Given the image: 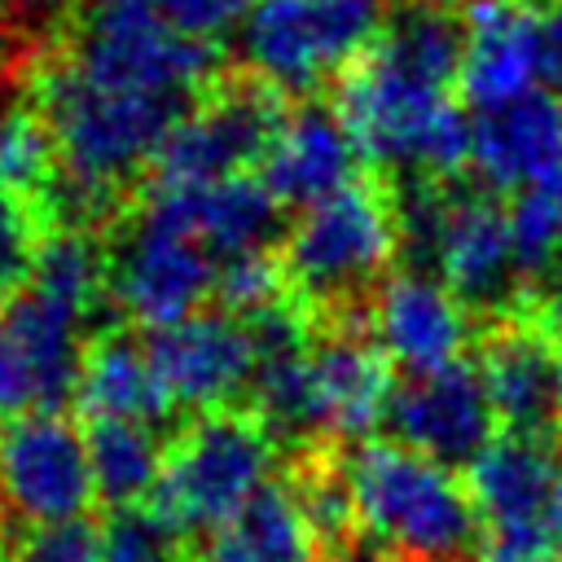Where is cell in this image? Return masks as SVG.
<instances>
[{
	"label": "cell",
	"instance_id": "d590c367",
	"mask_svg": "<svg viewBox=\"0 0 562 562\" xmlns=\"http://www.w3.org/2000/svg\"><path fill=\"white\" fill-rule=\"evenodd\" d=\"M553 527H558V540H562V474H558V496H553Z\"/></svg>",
	"mask_w": 562,
	"mask_h": 562
},
{
	"label": "cell",
	"instance_id": "cb8c5ba5",
	"mask_svg": "<svg viewBox=\"0 0 562 562\" xmlns=\"http://www.w3.org/2000/svg\"><path fill=\"white\" fill-rule=\"evenodd\" d=\"M514 259L522 277H544L562 255V162L514 193L509 206Z\"/></svg>",
	"mask_w": 562,
	"mask_h": 562
},
{
	"label": "cell",
	"instance_id": "e575fe53",
	"mask_svg": "<svg viewBox=\"0 0 562 562\" xmlns=\"http://www.w3.org/2000/svg\"><path fill=\"white\" fill-rule=\"evenodd\" d=\"M544 277H549V294H553V290H562V255L553 259V268H549Z\"/></svg>",
	"mask_w": 562,
	"mask_h": 562
},
{
	"label": "cell",
	"instance_id": "5b68a950",
	"mask_svg": "<svg viewBox=\"0 0 562 562\" xmlns=\"http://www.w3.org/2000/svg\"><path fill=\"white\" fill-rule=\"evenodd\" d=\"M400 250L395 193L373 180H351L347 189L299 211L281 237V268L299 303L347 307L356 294L382 281Z\"/></svg>",
	"mask_w": 562,
	"mask_h": 562
},
{
	"label": "cell",
	"instance_id": "603a6c76",
	"mask_svg": "<svg viewBox=\"0 0 562 562\" xmlns=\"http://www.w3.org/2000/svg\"><path fill=\"white\" fill-rule=\"evenodd\" d=\"M83 435L97 501H105L110 509L145 505L162 479L167 439H158L149 422H88Z\"/></svg>",
	"mask_w": 562,
	"mask_h": 562
},
{
	"label": "cell",
	"instance_id": "5bb4252c",
	"mask_svg": "<svg viewBox=\"0 0 562 562\" xmlns=\"http://www.w3.org/2000/svg\"><path fill=\"white\" fill-rule=\"evenodd\" d=\"M386 422L400 443L452 470L470 465L496 439V413L483 391L479 364L470 360H452L435 373H413L395 382Z\"/></svg>",
	"mask_w": 562,
	"mask_h": 562
},
{
	"label": "cell",
	"instance_id": "9c48e42d",
	"mask_svg": "<svg viewBox=\"0 0 562 562\" xmlns=\"http://www.w3.org/2000/svg\"><path fill=\"white\" fill-rule=\"evenodd\" d=\"M105 255H110V299L140 329L176 325L202 312L206 299H215L220 259L149 198L119 228Z\"/></svg>",
	"mask_w": 562,
	"mask_h": 562
},
{
	"label": "cell",
	"instance_id": "4fadbf2b",
	"mask_svg": "<svg viewBox=\"0 0 562 562\" xmlns=\"http://www.w3.org/2000/svg\"><path fill=\"white\" fill-rule=\"evenodd\" d=\"M395 395V364L351 316L307 347V408L316 439H369L386 422Z\"/></svg>",
	"mask_w": 562,
	"mask_h": 562
},
{
	"label": "cell",
	"instance_id": "ac0fdd59",
	"mask_svg": "<svg viewBox=\"0 0 562 562\" xmlns=\"http://www.w3.org/2000/svg\"><path fill=\"white\" fill-rule=\"evenodd\" d=\"M457 97L483 114L540 88V31L522 0H465Z\"/></svg>",
	"mask_w": 562,
	"mask_h": 562
},
{
	"label": "cell",
	"instance_id": "f546056e",
	"mask_svg": "<svg viewBox=\"0 0 562 562\" xmlns=\"http://www.w3.org/2000/svg\"><path fill=\"white\" fill-rule=\"evenodd\" d=\"M127 4L154 13L158 22L193 35V40L220 44L228 31H237V22H241L250 0H127Z\"/></svg>",
	"mask_w": 562,
	"mask_h": 562
},
{
	"label": "cell",
	"instance_id": "2e32d148",
	"mask_svg": "<svg viewBox=\"0 0 562 562\" xmlns=\"http://www.w3.org/2000/svg\"><path fill=\"white\" fill-rule=\"evenodd\" d=\"M479 378L505 430L553 435L562 426V347L540 321H496L479 342Z\"/></svg>",
	"mask_w": 562,
	"mask_h": 562
},
{
	"label": "cell",
	"instance_id": "7402d4cb",
	"mask_svg": "<svg viewBox=\"0 0 562 562\" xmlns=\"http://www.w3.org/2000/svg\"><path fill=\"white\" fill-rule=\"evenodd\" d=\"M75 404L88 422H149L158 426L171 404L154 378L145 342L127 334H97L83 347Z\"/></svg>",
	"mask_w": 562,
	"mask_h": 562
},
{
	"label": "cell",
	"instance_id": "7c38bea8",
	"mask_svg": "<svg viewBox=\"0 0 562 562\" xmlns=\"http://www.w3.org/2000/svg\"><path fill=\"white\" fill-rule=\"evenodd\" d=\"M145 351L171 408H237L233 400L246 395L255 378L246 321L224 307H202L176 325L149 329Z\"/></svg>",
	"mask_w": 562,
	"mask_h": 562
},
{
	"label": "cell",
	"instance_id": "9a60e30c",
	"mask_svg": "<svg viewBox=\"0 0 562 562\" xmlns=\"http://www.w3.org/2000/svg\"><path fill=\"white\" fill-rule=\"evenodd\" d=\"M369 334L386 351V360L408 378L435 373L461 360L470 342V307L422 268L391 272L373 285Z\"/></svg>",
	"mask_w": 562,
	"mask_h": 562
},
{
	"label": "cell",
	"instance_id": "f35d334b",
	"mask_svg": "<svg viewBox=\"0 0 562 562\" xmlns=\"http://www.w3.org/2000/svg\"><path fill=\"white\" fill-rule=\"evenodd\" d=\"M522 4H527V0H522Z\"/></svg>",
	"mask_w": 562,
	"mask_h": 562
},
{
	"label": "cell",
	"instance_id": "30bf717a",
	"mask_svg": "<svg viewBox=\"0 0 562 562\" xmlns=\"http://www.w3.org/2000/svg\"><path fill=\"white\" fill-rule=\"evenodd\" d=\"M285 110L277 92L259 79L250 83H228L211 88L198 97L180 123L167 132L158 158H154V184L162 189H193V184H215L228 176L259 171V158L281 127Z\"/></svg>",
	"mask_w": 562,
	"mask_h": 562
},
{
	"label": "cell",
	"instance_id": "6da1fadb",
	"mask_svg": "<svg viewBox=\"0 0 562 562\" xmlns=\"http://www.w3.org/2000/svg\"><path fill=\"white\" fill-rule=\"evenodd\" d=\"M338 474L356 536L386 562H465L483 544L457 470L400 439H360L338 457Z\"/></svg>",
	"mask_w": 562,
	"mask_h": 562
},
{
	"label": "cell",
	"instance_id": "836d02e7",
	"mask_svg": "<svg viewBox=\"0 0 562 562\" xmlns=\"http://www.w3.org/2000/svg\"><path fill=\"white\" fill-rule=\"evenodd\" d=\"M540 325H544L549 338L562 347V290H553V294L544 299V316H540Z\"/></svg>",
	"mask_w": 562,
	"mask_h": 562
},
{
	"label": "cell",
	"instance_id": "7a4b0ae2",
	"mask_svg": "<svg viewBox=\"0 0 562 562\" xmlns=\"http://www.w3.org/2000/svg\"><path fill=\"white\" fill-rule=\"evenodd\" d=\"M338 110L364 162L400 171L404 180H452L470 167L474 119H465L457 83L400 57L382 40L342 75Z\"/></svg>",
	"mask_w": 562,
	"mask_h": 562
},
{
	"label": "cell",
	"instance_id": "d4e9b609",
	"mask_svg": "<svg viewBox=\"0 0 562 562\" xmlns=\"http://www.w3.org/2000/svg\"><path fill=\"white\" fill-rule=\"evenodd\" d=\"M57 171H61L57 140L48 119L35 110V101L0 110V184L40 198L53 189Z\"/></svg>",
	"mask_w": 562,
	"mask_h": 562
},
{
	"label": "cell",
	"instance_id": "ba28073f",
	"mask_svg": "<svg viewBox=\"0 0 562 562\" xmlns=\"http://www.w3.org/2000/svg\"><path fill=\"white\" fill-rule=\"evenodd\" d=\"M558 474L562 461L553 452V435L518 430H501L465 465V487L479 509L487 562H549L558 540Z\"/></svg>",
	"mask_w": 562,
	"mask_h": 562
},
{
	"label": "cell",
	"instance_id": "74e56055",
	"mask_svg": "<svg viewBox=\"0 0 562 562\" xmlns=\"http://www.w3.org/2000/svg\"><path fill=\"white\" fill-rule=\"evenodd\" d=\"M553 562H562V553H558V558H553Z\"/></svg>",
	"mask_w": 562,
	"mask_h": 562
},
{
	"label": "cell",
	"instance_id": "52a82bcc",
	"mask_svg": "<svg viewBox=\"0 0 562 562\" xmlns=\"http://www.w3.org/2000/svg\"><path fill=\"white\" fill-rule=\"evenodd\" d=\"M61 57L97 79L193 105L215 83L220 44L193 40L127 0H92L79 9Z\"/></svg>",
	"mask_w": 562,
	"mask_h": 562
},
{
	"label": "cell",
	"instance_id": "d6a6232c",
	"mask_svg": "<svg viewBox=\"0 0 562 562\" xmlns=\"http://www.w3.org/2000/svg\"><path fill=\"white\" fill-rule=\"evenodd\" d=\"M70 0H0V9H9V13H31V18H44V13H57V9H66Z\"/></svg>",
	"mask_w": 562,
	"mask_h": 562
},
{
	"label": "cell",
	"instance_id": "277c9868",
	"mask_svg": "<svg viewBox=\"0 0 562 562\" xmlns=\"http://www.w3.org/2000/svg\"><path fill=\"white\" fill-rule=\"evenodd\" d=\"M400 246L430 259L439 281L479 312H501L514 294L518 259L509 211L479 189H452L443 180H404L395 193Z\"/></svg>",
	"mask_w": 562,
	"mask_h": 562
},
{
	"label": "cell",
	"instance_id": "4316f807",
	"mask_svg": "<svg viewBox=\"0 0 562 562\" xmlns=\"http://www.w3.org/2000/svg\"><path fill=\"white\" fill-rule=\"evenodd\" d=\"M97 531H101L105 562H180V540L184 536L149 501L110 509Z\"/></svg>",
	"mask_w": 562,
	"mask_h": 562
},
{
	"label": "cell",
	"instance_id": "4dcf8cb0",
	"mask_svg": "<svg viewBox=\"0 0 562 562\" xmlns=\"http://www.w3.org/2000/svg\"><path fill=\"white\" fill-rule=\"evenodd\" d=\"M26 413H40V386H35V369L4 316V303H0V426L4 422H18Z\"/></svg>",
	"mask_w": 562,
	"mask_h": 562
},
{
	"label": "cell",
	"instance_id": "83f0119b",
	"mask_svg": "<svg viewBox=\"0 0 562 562\" xmlns=\"http://www.w3.org/2000/svg\"><path fill=\"white\" fill-rule=\"evenodd\" d=\"M290 299V281H285V268L281 259H272L268 250H255V255H233L220 263V277H215V303L233 316H250L259 307H272Z\"/></svg>",
	"mask_w": 562,
	"mask_h": 562
},
{
	"label": "cell",
	"instance_id": "ffe728a7",
	"mask_svg": "<svg viewBox=\"0 0 562 562\" xmlns=\"http://www.w3.org/2000/svg\"><path fill=\"white\" fill-rule=\"evenodd\" d=\"M562 162V101L544 88L474 119L470 167L487 189H527Z\"/></svg>",
	"mask_w": 562,
	"mask_h": 562
},
{
	"label": "cell",
	"instance_id": "8992f818",
	"mask_svg": "<svg viewBox=\"0 0 562 562\" xmlns=\"http://www.w3.org/2000/svg\"><path fill=\"white\" fill-rule=\"evenodd\" d=\"M386 22L382 0H250L237 44L259 83L307 97L347 75Z\"/></svg>",
	"mask_w": 562,
	"mask_h": 562
},
{
	"label": "cell",
	"instance_id": "8d00e7d4",
	"mask_svg": "<svg viewBox=\"0 0 562 562\" xmlns=\"http://www.w3.org/2000/svg\"><path fill=\"white\" fill-rule=\"evenodd\" d=\"M439 4H452V0H439Z\"/></svg>",
	"mask_w": 562,
	"mask_h": 562
},
{
	"label": "cell",
	"instance_id": "f1b7e54d",
	"mask_svg": "<svg viewBox=\"0 0 562 562\" xmlns=\"http://www.w3.org/2000/svg\"><path fill=\"white\" fill-rule=\"evenodd\" d=\"M4 562H105L101 531L92 522H57V527H22V536L4 549Z\"/></svg>",
	"mask_w": 562,
	"mask_h": 562
},
{
	"label": "cell",
	"instance_id": "44dd1931",
	"mask_svg": "<svg viewBox=\"0 0 562 562\" xmlns=\"http://www.w3.org/2000/svg\"><path fill=\"white\" fill-rule=\"evenodd\" d=\"M321 540L299 501V487L268 483L228 522L202 536L189 562H316Z\"/></svg>",
	"mask_w": 562,
	"mask_h": 562
},
{
	"label": "cell",
	"instance_id": "8fae6325",
	"mask_svg": "<svg viewBox=\"0 0 562 562\" xmlns=\"http://www.w3.org/2000/svg\"><path fill=\"white\" fill-rule=\"evenodd\" d=\"M92 501L88 435L66 413H26L0 426V509L18 527L79 522Z\"/></svg>",
	"mask_w": 562,
	"mask_h": 562
},
{
	"label": "cell",
	"instance_id": "1f68e13d",
	"mask_svg": "<svg viewBox=\"0 0 562 562\" xmlns=\"http://www.w3.org/2000/svg\"><path fill=\"white\" fill-rule=\"evenodd\" d=\"M540 31V88L562 101V0H549L544 13H536Z\"/></svg>",
	"mask_w": 562,
	"mask_h": 562
},
{
	"label": "cell",
	"instance_id": "d6986e66",
	"mask_svg": "<svg viewBox=\"0 0 562 562\" xmlns=\"http://www.w3.org/2000/svg\"><path fill=\"white\" fill-rule=\"evenodd\" d=\"M149 202L167 211L176 224H184L220 263L233 255H255L268 250L281 237V202L268 193L259 171L228 176L215 184H193V189H149Z\"/></svg>",
	"mask_w": 562,
	"mask_h": 562
},
{
	"label": "cell",
	"instance_id": "e0dca14e",
	"mask_svg": "<svg viewBox=\"0 0 562 562\" xmlns=\"http://www.w3.org/2000/svg\"><path fill=\"white\" fill-rule=\"evenodd\" d=\"M364 149L356 132L347 127L338 105H299L281 119L272 132L263 158H259V180L281 206H312L351 180H360Z\"/></svg>",
	"mask_w": 562,
	"mask_h": 562
},
{
	"label": "cell",
	"instance_id": "484cf974",
	"mask_svg": "<svg viewBox=\"0 0 562 562\" xmlns=\"http://www.w3.org/2000/svg\"><path fill=\"white\" fill-rule=\"evenodd\" d=\"M44 241H48V206H40L35 193L0 184V303L26 290Z\"/></svg>",
	"mask_w": 562,
	"mask_h": 562
},
{
	"label": "cell",
	"instance_id": "3957f363",
	"mask_svg": "<svg viewBox=\"0 0 562 562\" xmlns=\"http://www.w3.org/2000/svg\"><path fill=\"white\" fill-rule=\"evenodd\" d=\"M277 435L250 408L198 413L167 439L162 479L149 505L189 540L228 522L250 496L272 483Z\"/></svg>",
	"mask_w": 562,
	"mask_h": 562
}]
</instances>
